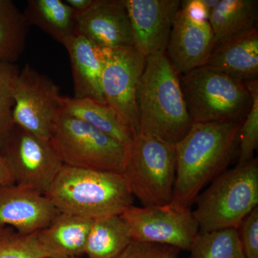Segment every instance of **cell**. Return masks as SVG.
Returning <instances> with one entry per match:
<instances>
[{"label":"cell","mask_w":258,"mask_h":258,"mask_svg":"<svg viewBox=\"0 0 258 258\" xmlns=\"http://www.w3.org/2000/svg\"><path fill=\"white\" fill-rule=\"evenodd\" d=\"M243 120L192 123L188 134L174 145L172 202L190 208L204 186L225 171Z\"/></svg>","instance_id":"1"},{"label":"cell","mask_w":258,"mask_h":258,"mask_svg":"<svg viewBox=\"0 0 258 258\" xmlns=\"http://www.w3.org/2000/svg\"><path fill=\"white\" fill-rule=\"evenodd\" d=\"M103 50L101 87L105 101L135 137L139 132L137 88L147 57L134 46Z\"/></svg>","instance_id":"10"},{"label":"cell","mask_w":258,"mask_h":258,"mask_svg":"<svg viewBox=\"0 0 258 258\" xmlns=\"http://www.w3.org/2000/svg\"><path fill=\"white\" fill-rule=\"evenodd\" d=\"M257 0H219L209 16L216 45L257 28Z\"/></svg>","instance_id":"20"},{"label":"cell","mask_w":258,"mask_h":258,"mask_svg":"<svg viewBox=\"0 0 258 258\" xmlns=\"http://www.w3.org/2000/svg\"><path fill=\"white\" fill-rule=\"evenodd\" d=\"M45 195L59 212L91 220L121 215L134 198L122 174L66 165Z\"/></svg>","instance_id":"3"},{"label":"cell","mask_w":258,"mask_h":258,"mask_svg":"<svg viewBox=\"0 0 258 258\" xmlns=\"http://www.w3.org/2000/svg\"><path fill=\"white\" fill-rule=\"evenodd\" d=\"M133 240L173 246L189 251L200 232L190 208L171 203L142 208L134 205L120 215Z\"/></svg>","instance_id":"8"},{"label":"cell","mask_w":258,"mask_h":258,"mask_svg":"<svg viewBox=\"0 0 258 258\" xmlns=\"http://www.w3.org/2000/svg\"><path fill=\"white\" fill-rule=\"evenodd\" d=\"M69 258H81V257H69Z\"/></svg>","instance_id":"33"},{"label":"cell","mask_w":258,"mask_h":258,"mask_svg":"<svg viewBox=\"0 0 258 258\" xmlns=\"http://www.w3.org/2000/svg\"><path fill=\"white\" fill-rule=\"evenodd\" d=\"M180 251L173 246L134 240L115 258H178Z\"/></svg>","instance_id":"28"},{"label":"cell","mask_w":258,"mask_h":258,"mask_svg":"<svg viewBox=\"0 0 258 258\" xmlns=\"http://www.w3.org/2000/svg\"><path fill=\"white\" fill-rule=\"evenodd\" d=\"M23 14L29 26L35 25L62 45L75 35L76 14L62 0H29Z\"/></svg>","instance_id":"21"},{"label":"cell","mask_w":258,"mask_h":258,"mask_svg":"<svg viewBox=\"0 0 258 258\" xmlns=\"http://www.w3.org/2000/svg\"><path fill=\"white\" fill-rule=\"evenodd\" d=\"M189 252V258H246L235 228L199 232Z\"/></svg>","instance_id":"24"},{"label":"cell","mask_w":258,"mask_h":258,"mask_svg":"<svg viewBox=\"0 0 258 258\" xmlns=\"http://www.w3.org/2000/svg\"><path fill=\"white\" fill-rule=\"evenodd\" d=\"M75 34L103 49L134 46L123 0H98L91 10L76 17Z\"/></svg>","instance_id":"15"},{"label":"cell","mask_w":258,"mask_h":258,"mask_svg":"<svg viewBox=\"0 0 258 258\" xmlns=\"http://www.w3.org/2000/svg\"><path fill=\"white\" fill-rule=\"evenodd\" d=\"M179 80L193 123L240 121L252 106L245 83L207 66L181 75Z\"/></svg>","instance_id":"5"},{"label":"cell","mask_w":258,"mask_h":258,"mask_svg":"<svg viewBox=\"0 0 258 258\" xmlns=\"http://www.w3.org/2000/svg\"><path fill=\"white\" fill-rule=\"evenodd\" d=\"M50 141L64 165L122 174L128 151L89 123L59 109Z\"/></svg>","instance_id":"6"},{"label":"cell","mask_w":258,"mask_h":258,"mask_svg":"<svg viewBox=\"0 0 258 258\" xmlns=\"http://www.w3.org/2000/svg\"><path fill=\"white\" fill-rule=\"evenodd\" d=\"M74 10L76 16L86 13L98 3V0H64Z\"/></svg>","instance_id":"30"},{"label":"cell","mask_w":258,"mask_h":258,"mask_svg":"<svg viewBox=\"0 0 258 258\" xmlns=\"http://www.w3.org/2000/svg\"><path fill=\"white\" fill-rule=\"evenodd\" d=\"M244 83L258 81V30L215 46L205 64Z\"/></svg>","instance_id":"17"},{"label":"cell","mask_w":258,"mask_h":258,"mask_svg":"<svg viewBox=\"0 0 258 258\" xmlns=\"http://www.w3.org/2000/svg\"><path fill=\"white\" fill-rule=\"evenodd\" d=\"M200 3L206 11L207 15H208V18L210 15L211 14L212 10L215 8L219 0H200Z\"/></svg>","instance_id":"32"},{"label":"cell","mask_w":258,"mask_h":258,"mask_svg":"<svg viewBox=\"0 0 258 258\" xmlns=\"http://www.w3.org/2000/svg\"><path fill=\"white\" fill-rule=\"evenodd\" d=\"M29 25L11 0H0V62L14 63L23 53Z\"/></svg>","instance_id":"23"},{"label":"cell","mask_w":258,"mask_h":258,"mask_svg":"<svg viewBox=\"0 0 258 258\" xmlns=\"http://www.w3.org/2000/svg\"><path fill=\"white\" fill-rule=\"evenodd\" d=\"M134 47L148 57L166 52L180 0H123Z\"/></svg>","instance_id":"13"},{"label":"cell","mask_w":258,"mask_h":258,"mask_svg":"<svg viewBox=\"0 0 258 258\" xmlns=\"http://www.w3.org/2000/svg\"><path fill=\"white\" fill-rule=\"evenodd\" d=\"M2 154L15 183L45 195L64 165L50 140L14 125Z\"/></svg>","instance_id":"9"},{"label":"cell","mask_w":258,"mask_h":258,"mask_svg":"<svg viewBox=\"0 0 258 258\" xmlns=\"http://www.w3.org/2000/svg\"><path fill=\"white\" fill-rule=\"evenodd\" d=\"M69 53L74 86V98H91L106 103L101 87L104 50L81 35H75L63 44Z\"/></svg>","instance_id":"16"},{"label":"cell","mask_w":258,"mask_h":258,"mask_svg":"<svg viewBox=\"0 0 258 258\" xmlns=\"http://www.w3.org/2000/svg\"><path fill=\"white\" fill-rule=\"evenodd\" d=\"M245 84L252 96V103L239 134L240 144L238 165H243L254 159V152L258 145V81Z\"/></svg>","instance_id":"27"},{"label":"cell","mask_w":258,"mask_h":258,"mask_svg":"<svg viewBox=\"0 0 258 258\" xmlns=\"http://www.w3.org/2000/svg\"><path fill=\"white\" fill-rule=\"evenodd\" d=\"M215 46V35L200 0L181 1L165 52L177 74L205 66Z\"/></svg>","instance_id":"11"},{"label":"cell","mask_w":258,"mask_h":258,"mask_svg":"<svg viewBox=\"0 0 258 258\" xmlns=\"http://www.w3.org/2000/svg\"><path fill=\"white\" fill-rule=\"evenodd\" d=\"M15 180L9 166L0 154V186L15 184Z\"/></svg>","instance_id":"31"},{"label":"cell","mask_w":258,"mask_h":258,"mask_svg":"<svg viewBox=\"0 0 258 258\" xmlns=\"http://www.w3.org/2000/svg\"><path fill=\"white\" fill-rule=\"evenodd\" d=\"M19 74L14 63L0 62V152L15 125V88Z\"/></svg>","instance_id":"25"},{"label":"cell","mask_w":258,"mask_h":258,"mask_svg":"<svg viewBox=\"0 0 258 258\" xmlns=\"http://www.w3.org/2000/svg\"><path fill=\"white\" fill-rule=\"evenodd\" d=\"M59 213L45 195L35 190L16 184L0 186V227L32 235L48 227Z\"/></svg>","instance_id":"14"},{"label":"cell","mask_w":258,"mask_h":258,"mask_svg":"<svg viewBox=\"0 0 258 258\" xmlns=\"http://www.w3.org/2000/svg\"><path fill=\"white\" fill-rule=\"evenodd\" d=\"M238 229L246 258H258V207L244 219Z\"/></svg>","instance_id":"29"},{"label":"cell","mask_w":258,"mask_h":258,"mask_svg":"<svg viewBox=\"0 0 258 258\" xmlns=\"http://www.w3.org/2000/svg\"><path fill=\"white\" fill-rule=\"evenodd\" d=\"M13 122L24 130L50 140V131L60 109V89L45 75L26 64L15 88Z\"/></svg>","instance_id":"12"},{"label":"cell","mask_w":258,"mask_h":258,"mask_svg":"<svg viewBox=\"0 0 258 258\" xmlns=\"http://www.w3.org/2000/svg\"><path fill=\"white\" fill-rule=\"evenodd\" d=\"M122 174L132 195L144 206L171 203L176 176L174 146L137 134L128 151Z\"/></svg>","instance_id":"7"},{"label":"cell","mask_w":258,"mask_h":258,"mask_svg":"<svg viewBox=\"0 0 258 258\" xmlns=\"http://www.w3.org/2000/svg\"><path fill=\"white\" fill-rule=\"evenodd\" d=\"M38 232L23 235L8 226L0 227V258H48Z\"/></svg>","instance_id":"26"},{"label":"cell","mask_w":258,"mask_h":258,"mask_svg":"<svg viewBox=\"0 0 258 258\" xmlns=\"http://www.w3.org/2000/svg\"><path fill=\"white\" fill-rule=\"evenodd\" d=\"M60 109L114 139L128 151L134 136L114 110L107 103L91 98L61 96Z\"/></svg>","instance_id":"19"},{"label":"cell","mask_w":258,"mask_h":258,"mask_svg":"<svg viewBox=\"0 0 258 258\" xmlns=\"http://www.w3.org/2000/svg\"><path fill=\"white\" fill-rule=\"evenodd\" d=\"M137 106L139 134L174 146L189 132L193 121L179 76L165 52L147 57L137 88Z\"/></svg>","instance_id":"2"},{"label":"cell","mask_w":258,"mask_h":258,"mask_svg":"<svg viewBox=\"0 0 258 258\" xmlns=\"http://www.w3.org/2000/svg\"><path fill=\"white\" fill-rule=\"evenodd\" d=\"M126 222L120 215L93 220L86 241L88 258H115L133 242Z\"/></svg>","instance_id":"22"},{"label":"cell","mask_w":258,"mask_h":258,"mask_svg":"<svg viewBox=\"0 0 258 258\" xmlns=\"http://www.w3.org/2000/svg\"><path fill=\"white\" fill-rule=\"evenodd\" d=\"M93 220L60 212L50 225L38 232L48 258L80 257L85 254Z\"/></svg>","instance_id":"18"},{"label":"cell","mask_w":258,"mask_h":258,"mask_svg":"<svg viewBox=\"0 0 258 258\" xmlns=\"http://www.w3.org/2000/svg\"><path fill=\"white\" fill-rule=\"evenodd\" d=\"M194 217L200 232L235 228L258 207L257 159L224 171L198 195Z\"/></svg>","instance_id":"4"}]
</instances>
